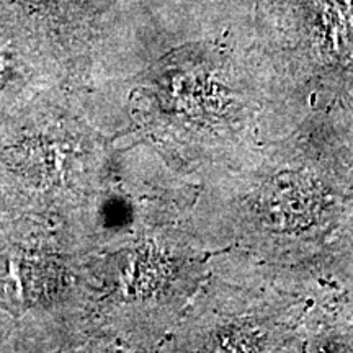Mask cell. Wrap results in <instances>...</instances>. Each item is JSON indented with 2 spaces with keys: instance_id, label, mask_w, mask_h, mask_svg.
<instances>
[{
  "instance_id": "5b68a950",
  "label": "cell",
  "mask_w": 353,
  "mask_h": 353,
  "mask_svg": "<svg viewBox=\"0 0 353 353\" xmlns=\"http://www.w3.org/2000/svg\"><path fill=\"white\" fill-rule=\"evenodd\" d=\"M254 34L298 128L353 141V0H252Z\"/></svg>"
},
{
  "instance_id": "3957f363",
  "label": "cell",
  "mask_w": 353,
  "mask_h": 353,
  "mask_svg": "<svg viewBox=\"0 0 353 353\" xmlns=\"http://www.w3.org/2000/svg\"><path fill=\"white\" fill-rule=\"evenodd\" d=\"M327 290L242 255L213 252L208 275L162 350H304L309 316Z\"/></svg>"
},
{
  "instance_id": "7a4b0ae2",
  "label": "cell",
  "mask_w": 353,
  "mask_h": 353,
  "mask_svg": "<svg viewBox=\"0 0 353 353\" xmlns=\"http://www.w3.org/2000/svg\"><path fill=\"white\" fill-rule=\"evenodd\" d=\"M213 252L188 221L87 254L72 324L77 345L157 350L205 281Z\"/></svg>"
},
{
  "instance_id": "8fae6325",
  "label": "cell",
  "mask_w": 353,
  "mask_h": 353,
  "mask_svg": "<svg viewBox=\"0 0 353 353\" xmlns=\"http://www.w3.org/2000/svg\"><path fill=\"white\" fill-rule=\"evenodd\" d=\"M10 2H17V0H0V6H3V3H10Z\"/></svg>"
},
{
  "instance_id": "ba28073f",
  "label": "cell",
  "mask_w": 353,
  "mask_h": 353,
  "mask_svg": "<svg viewBox=\"0 0 353 353\" xmlns=\"http://www.w3.org/2000/svg\"><path fill=\"white\" fill-rule=\"evenodd\" d=\"M59 85H74L28 0L0 6V121Z\"/></svg>"
},
{
  "instance_id": "6da1fadb",
  "label": "cell",
  "mask_w": 353,
  "mask_h": 353,
  "mask_svg": "<svg viewBox=\"0 0 353 353\" xmlns=\"http://www.w3.org/2000/svg\"><path fill=\"white\" fill-rule=\"evenodd\" d=\"M210 221L192 226L211 252L242 255L319 281L353 280V144L296 130L206 180Z\"/></svg>"
},
{
  "instance_id": "9c48e42d",
  "label": "cell",
  "mask_w": 353,
  "mask_h": 353,
  "mask_svg": "<svg viewBox=\"0 0 353 353\" xmlns=\"http://www.w3.org/2000/svg\"><path fill=\"white\" fill-rule=\"evenodd\" d=\"M54 41L70 82L79 85L92 68L110 0H28Z\"/></svg>"
},
{
  "instance_id": "277c9868",
  "label": "cell",
  "mask_w": 353,
  "mask_h": 353,
  "mask_svg": "<svg viewBox=\"0 0 353 353\" xmlns=\"http://www.w3.org/2000/svg\"><path fill=\"white\" fill-rule=\"evenodd\" d=\"M112 151L77 87L51 88L0 121V196L13 218L59 219L97 183Z\"/></svg>"
},
{
  "instance_id": "52a82bcc",
  "label": "cell",
  "mask_w": 353,
  "mask_h": 353,
  "mask_svg": "<svg viewBox=\"0 0 353 353\" xmlns=\"http://www.w3.org/2000/svg\"><path fill=\"white\" fill-rule=\"evenodd\" d=\"M87 254L57 219L17 216L0 224V307L57 321L70 335Z\"/></svg>"
},
{
  "instance_id": "8992f818",
  "label": "cell",
  "mask_w": 353,
  "mask_h": 353,
  "mask_svg": "<svg viewBox=\"0 0 353 353\" xmlns=\"http://www.w3.org/2000/svg\"><path fill=\"white\" fill-rule=\"evenodd\" d=\"M200 190L151 143L136 138L123 149L113 144L97 183L57 221L83 254L103 252L188 221Z\"/></svg>"
},
{
  "instance_id": "30bf717a",
  "label": "cell",
  "mask_w": 353,
  "mask_h": 353,
  "mask_svg": "<svg viewBox=\"0 0 353 353\" xmlns=\"http://www.w3.org/2000/svg\"><path fill=\"white\" fill-rule=\"evenodd\" d=\"M12 218H13V214L8 211L6 203H3V200H2V196H0V224L6 223V221L12 219Z\"/></svg>"
}]
</instances>
